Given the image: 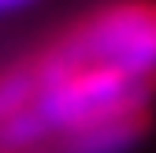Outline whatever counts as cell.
<instances>
[{
	"label": "cell",
	"instance_id": "2",
	"mask_svg": "<svg viewBox=\"0 0 156 153\" xmlns=\"http://www.w3.org/2000/svg\"><path fill=\"white\" fill-rule=\"evenodd\" d=\"M152 93H156V82H141V79H130V75H119V71L93 67V71L63 75L48 86H37L30 108L41 120L48 142L52 138L60 142L93 123L126 116V112H145L152 105Z\"/></svg>",
	"mask_w": 156,
	"mask_h": 153
},
{
	"label": "cell",
	"instance_id": "1",
	"mask_svg": "<svg viewBox=\"0 0 156 153\" xmlns=\"http://www.w3.org/2000/svg\"><path fill=\"white\" fill-rule=\"evenodd\" d=\"M37 86L74 71H119L156 82V0H108L30 56Z\"/></svg>",
	"mask_w": 156,
	"mask_h": 153
},
{
	"label": "cell",
	"instance_id": "3",
	"mask_svg": "<svg viewBox=\"0 0 156 153\" xmlns=\"http://www.w3.org/2000/svg\"><path fill=\"white\" fill-rule=\"evenodd\" d=\"M152 131V112H126L56 142V153H134Z\"/></svg>",
	"mask_w": 156,
	"mask_h": 153
},
{
	"label": "cell",
	"instance_id": "5",
	"mask_svg": "<svg viewBox=\"0 0 156 153\" xmlns=\"http://www.w3.org/2000/svg\"><path fill=\"white\" fill-rule=\"evenodd\" d=\"M30 4H37V0H0V15H4V11H19V8H30Z\"/></svg>",
	"mask_w": 156,
	"mask_h": 153
},
{
	"label": "cell",
	"instance_id": "4",
	"mask_svg": "<svg viewBox=\"0 0 156 153\" xmlns=\"http://www.w3.org/2000/svg\"><path fill=\"white\" fill-rule=\"evenodd\" d=\"M37 93V75L30 60H15L0 67V127H4L15 112H23Z\"/></svg>",
	"mask_w": 156,
	"mask_h": 153
},
{
	"label": "cell",
	"instance_id": "6",
	"mask_svg": "<svg viewBox=\"0 0 156 153\" xmlns=\"http://www.w3.org/2000/svg\"><path fill=\"white\" fill-rule=\"evenodd\" d=\"M0 153H4V149H0Z\"/></svg>",
	"mask_w": 156,
	"mask_h": 153
}]
</instances>
